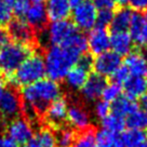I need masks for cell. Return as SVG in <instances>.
I'll return each mask as SVG.
<instances>
[{"mask_svg":"<svg viewBox=\"0 0 147 147\" xmlns=\"http://www.w3.org/2000/svg\"><path fill=\"white\" fill-rule=\"evenodd\" d=\"M80 54L61 46H51L45 51L46 74L55 82L63 81L68 71L77 64Z\"/></svg>","mask_w":147,"mask_h":147,"instance_id":"1","label":"cell"},{"mask_svg":"<svg viewBox=\"0 0 147 147\" xmlns=\"http://www.w3.org/2000/svg\"><path fill=\"white\" fill-rule=\"evenodd\" d=\"M46 75V65H45V52L37 50L32 52L23 64L13 74L9 80L10 84L14 87L22 88L35 83L45 78Z\"/></svg>","mask_w":147,"mask_h":147,"instance_id":"2","label":"cell"},{"mask_svg":"<svg viewBox=\"0 0 147 147\" xmlns=\"http://www.w3.org/2000/svg\"><path fill=\"white\" fill-rule=\"evenodd\" d=\"M30 48L18 42L11 41L0 50V78L5 83L9 82L13 74L32 54Z\"/></svg>","mask_w":147,"mask_h":147,"instance_id":"3","label":"cell"},{"mask_svg":"<svg viewBox=\"0 0 147 147\" xmlns=\"http://www.w3.org/2000/svg\"><path fill=\"white\" fill-rule=\"evenodd\" d=\"M22 105L21 89L5 83L3 94L0 100V124L2 128L10 121L22 116Z\"/></svg>","mask_w":147,"mask_h":147,"instance_id":"4","label":"cell"},{"mask_svg":"<svg viewBox=\"0 0 147 147\" xmlns=\"http://www.w3.org/2000/svg\"><path fill=\"white\" fill-rule=\"evenodd\" d=\"M11 40L30 48L32 51L41 50L36 32L23 18H13L7 26ZM42 51V50H41ZM45 52V51H43Z\"/></svg>","mask_w":147,"mask_h":147,"instance_id":"5","label":"cell"},{"mask_svg":"<svg viewBox=\"0 0 147 147\" xmlns=\"http://www.w3.org/2000/svg\"><path fill=\"white\" fill-rule=\"evenodd\" d=\"M67 102V123L76 131L91 125L90 113L82 97L64 94Z\"/></svg>","mask_w":147,"mask_h":147,"instance_id":"6","label":"cell"},{"mask_svg":"<svg viewBox=\"0 0 147 147\" xmlns=\"http://www.w3.org/2000/svg\"><path fill=\"white\" fill-rule=\"evenodd\" d=\"M34 134L32 125L23 116L10 121L2 128V135L10 138L16 145L25 146L32 140Z\"/></svg>","mask_w":147,"mask_h":147,"instance_id":"7","label":"cell"},{"mask_svg":"<svg viewBox=\"0 0 147 147\" xmlns=\"http://www.w3.org/2000/svg\"><path fill=\"white\" fill-rule=\"evenodd\" d=\"M42 124H46L52 130L67 125V102L65 95L55 100L47 109L43 116Z\"/></svg>","mask_w":147,"mask_h":147,"instance_id":"8","label":"cell"},{"mask_svg":"<svg viewBox=\"0 0 147 147\" xmlns=\"http://www.w3.org/2000/svg\"><path fill=\"white\" fill-rule=\"evenodd\" d=\"M73 23L82 30H91L96 23L97 10L91 1H83L75 7L73 11Z\"/></svg>","mask_w":147,"mask_h":147,"instance_id":"9","label":"cell"},{"mask_svg":"<svg viewBox=\"0 0 147 147\" xmlns=\"http://www.w3.org/2000/svg\"><path fill=\"white\" fill-rule=\"evenodd\" d=\"M48 32V42L49 46H62L68 38L79 32L78 28L75 26L73 21L62 20L55 21L49 25Z\"/></svg>","mask_w":147,"mask_h":147,"instance_id":"10","label":"cell"},{"mask_svg":"<svg viewBox=\"0 0 147 147\" xmlns=\"http://www.w3.org/2000/svg\"><path fill=\"white\" fill-rule=\"evenodd\" d=\"M25 21L39 38L40 35L48 30L50 25V20L47 13L46 5L43 3H34L29 5V8L25 13Z\"/></svg>","mask_w":147,"mask_h":147,"instance_id":"11","label":"cell"},{"mask_svg":"<svg viewBox=\"0 0 147 147\" xmlns=\"http://www.w3.org/2000/svg\"><path fill=\"white\" fill-rule=\"evenodd\" d=\"M107 86V79L95 71H91L88 76L87 81L81 88V97L84 101L93 102L102 96V93Z\"/></svg>","mask_w":147,"mask_h":147,"instance_id":"12","label":"cell"},{"mask_svg":"<svg viewBox=\"0 0 147 147\" xmlns=\"http://www.w3.org/2000/svg\"><path fill=\"white\" fill-rule=\"evenodd\" d=\"M122 60L121 56L114 51H106L102 54L97 55L93 62L94 71L102 76H111L117 69L121 66Z\"/></svg>","mask_w":147,"mask_h":147,"instance_id":"13","label":"cell"},{"mask_svg":"<svg viewBox=\"0 0 147 147\" xmlns=\"http://www.w3.org/2000/svg\"><path fill=\"white\" fill-rule=\"evenodd\" d=\"M88 49L92 55H100L110 48L109 35L105 28L95 27L91 29L88 36Z\"/></svg>","mask_w":147,"mask_h":147,"instance_id":"14","label":"cell"},{"mask_svg":"<svg viewBox=\"0 0 147 147\" xmlns=\"http://www.w3.org/2000/svg\"><path fill=\"white\" fill-rule=\"evenodd\" d=\"M129 34L134 45L147 46V18L142 13L135 12L129 28Z\"/></svg>","mask_w":147,"mask_h":147,"instance_id":"15","label":"cell"},{"mask_svg":"<svg viewBox=\"0 0 147 147\" xmlns=\"http://www.w3.org/2000/svg\"><path fill=\"white\" fill-rule=\"evenodd\" d=\"M124 66L127 67L131 76L136 77H147V60L142 52L132 51L125 55Z\"/></svg>","mask_w":147,"mask_h":147,"instance_id":"16","label":"cell"},{"mask_svg":"<svg viewBox=\"0 0 147 147\" xmlns=\"http://www.w3.org/2000/svg\"><path fill=\"white\" fill-rule=\"evenodd\" d=\"M134 12L130 8L120 7L115 11L113 21L109 25L110 32H128Z\"/></svg>","mask_w":147,"mask_h":147,"instance_id":"17","label":"cell"},{"mask_svg":"<svg viewBox=\"0 0 147 147\" xmlns=\"http://www.w3.org/2000/svg\"><path fill=\"white\" fill-rule=\"evenodd\" d=\"M110 47L118 55H128L133 51V40L128 32H111L109 36Z\"/></svg>","mask_w":147,"mask_h":147,"instance_id":"18","label":"cell"},{"mask_svg":"<svg viewBox=\"0 0 147 147\" xmlns=\"http://www.w3.org/2000/svg\"><path fill=\"white\" fill-rule=\"evenodd\" d=\"M124 90V95L136 100L142 98L145 94H147V79L143 77H136V76H130L127 81L122 84Z\"/></svg>","mask_w":147,"mask_h":147,"instance_id":"19","label":"cell"},{"mask_svg":"<svg viewBox=\"0 0 147 147\" xmlns=\"http://www.w3.org/2000/svg\"><path fill=\"white\" fill-rule=\"evenodd\" d=\"M46 9L49 20L53 22L67 20L71 13L69 0H48Z\"/></svg>","mask_w":147,"mask_h":147,"instance_id":"20","label":"cell"},{"mask_svg":"<svg viewBox=\"0 0 147 147\" xmlns=\"http://www.w3.org/2000/svg\"><path fill=\"white\" fill-rule=\"evenodd\" d=\"M138 108H140V107H138L136 102L128 97L127 95H122V94L117 97L110 105L111 114L122 117V118L128 117L130 114H132Z\"/></svg>","mask_w":147,"mask_h":147,"instance_id":"21","label":"cell"},{"mask_svg":"<svg viewBox=\"0 0 147 147\" xmlns=\"http://www.w3.org/2000/svg\"><path fill=\"white\" fill-rule=\"evenodd\" d=\"M96 127L93 124L82 130L76 131V138L71 147H96Z\"/></svg>","mask_w":147,"mask_h":147,"instance_id":"22","label":"cell"},{"mask_svg":"<svg viewBox=\"0 0 147 147\" xmlns=\"http://www.w3.org/2000/svg\"><path fill=\"white\" fill-rule=\"evenodd\" d=\"M32 141L38 147H56L54 132L46 124H41L35 131Z\"/></svg>","mask_w":147,"mask_h":147,"instance_id":"23","label":"cell"},{"mask_svg":"<svg viewBox=\"0 0 147 147\" xmlns=\"http://www.w3.org/2000/svg\"><path fill=\"white\" fill-rule=\"evenodd\" d=\"M96 147H125L119 134L111 133L106 130H97L96 136Z\"/></svg>","mask_w":147,"mask_h":147,"instance_id":"24","label":"cell"},{"mask_svg":"<svg viewBox=\"0 0 147 147\" xmlns=\"http://www.w3.org/2000/svg\"><path fill=\"white\" fill-rule=\"evenodd\" d=\"M120 136L125 147H142L147 142V134L142 130L129 129Z\"/></svg>","mask_w":147,"mask_h":147,"instance_id":"25","label":"cell"},{"mask_svg":"<svg viewBox=\"0 0 147 147\" xmlns=\"http://www.w3.org/2000/svg\"><path fill=\"white\" fill-rule=\"evenodd\" d=\"M89 74L87 70L80 68L79 66H75L68 71V74L66 75V82L69 87L74 89V90H80L83 87L84 82L87 81Z\"/></svg>","mask_w":147,"mask_h":147,"instance_id":"26","label":"cell"},{"mask_svg":"<svg viewBox=\"0 0 147 147\" xmlns=\"http://www.w3.org/2000/svg\"><path fill=\"white\" fill-rule=\"evenodd\" d=\"M56 141V147H71L76 138V130L69 124L53 130Z\"/></svg>","mask_w":147,"mask_h":147,"instance_id":"27","label":"cell"},{"mask_svg":"<svg viewBox=\"0 0 147 147\" xmlns=\"http://www.w3.org/2000/svg\"><path fill=\"white\" fill-rule=\"evenodd\" d=\"M124 121L129 129L145 131L147 129V113L142 108H138L128 117H125Z\"/></svg>","mask_w":147,"mask_h":147,"instance_id":"28","label":"cell"},{"mask_svg":"<svg viewBox=\"0 0 147 147\" xmlns=\"http://www.w3.org/2000/svg\"><path fill=\"white\" fill-rule=\"evenodd\" d=\"M61 47L70 49L81 55L88 51V39L82 32H77L75 35L68 38Z\"/></svg>","mask_w":147,"mask_h":147,"instance_id":"29","label":"cell"},{"mask_svg":"<svg viewBox=\"0 0 147 147\" xmlns=\"http://www.w3.org/2000/svg\"><path fill=\"white\" fill-rule=\"evenodd\" d=\"M102 125H103V129L108 132L119 134L125 128V121L122 117L110 114V115L106 116L104 119H102Z\"/></svg>","mask_w":147,"mask_h":147,"instance_id":"30","label":"cell"},{"mask_svg":"<svg viewBox=\"0 0 147 147\" xmlns=\"http://www.w3.org/2000/svg\"><path fill=\"white\" fill-rule=\"evenodd\" d=\"M7 3L18 18H23L29 8V0H7Z\"/></svg>","mask_w":147,"mask_h":147,"instance_id":"31","label":"cell"},{"mask_svg":"<svg viewBox=\"0 0 147 147\" xmlns=\"http://www.w3.org/2000/svg\"><path fill=\"white\" fill-rule=\"evenodd\" d=\"M120 95H121V86L111 82L106 86V88L104 89L103 93H102L103 101L107 102V103L114 102Z\"/></svg>","mask_w":147,"mask_h":147,"instance_id":"32","label":"cell"},{"mask_svg":"<svg viewBox=\"0 0 147 147\" xmlns=\"http://www.w3.org/2000/svg\"><path fill=\"white\" fill-rule=\"evenodd\" d=\"M12 10L7 3V0H0V27H7L13 18Z\"/></svg>","mask_w":147,"mask_h":147,"instance_id":"33","label":"cell"},{"mask_svg":"<svg viewBox=\"0 0 147 147\" xmlns=\"http://www.w3.org/2000/svg\"><path fill=\"white\" fill-rule=\"evenodd\" d=\"M130 76H131V75H130L129 70L127 69V67H125L124 65H121L119 68L117 69L115 73L110 76V82L119 84V86L122 87V84L127 81V79H128Z\"/></svg>","mask_w":147,"mask_h":147,"instance_id":"34","label":"cell"},{"mask_svg":"<svg viewBox=\"0 0 147 147\" xmlns=\"http://www.w3.org/2000/svg\"><path fill=\"white\" fill-rule=\"evenodd\" d=\"M114 13H115V11H108V10L100 11L96 16V23H95L96 27L105 28L109 26L113 21V18H114Z\"/></svg>","mask_w":147,"mask_h":147,"instance_id":"35","label":"cell"},{"mask_svg":"<svg viewBox=\"0 0 147 147\" xmlns=\"http://www.w3.org/2000/svg\"><path fill=\"white\" fill-rule=\"evenodd\" d=\"M93 62H94V57L90 52H84L83 54L79 56L78 61H77V66H79L80 68L87 70L88 73H91V70L93 69Z\"/></svg>","mask_w":147,"mask_h":147,"instance_id":"36","label":"cell"},{"mask_svg":"<svg viewBox=\"0 0 147 147\" xmlns=\"http://www.w3.org/2000/svg\"><path fill=\"white\" fill-rule=\"evenodd\" d=\"M92 3L95 7V9L100 11H115L116 9V3L114 0H93Z\"/></svg>","mask_w":147,"mask_h":147,"instance_id":"37","label":"cell"},{"mask_svg":"<svg viewBox=\"0 0 147 147\" xmlns=\"http://www.w3.org/2000/svg\"><path fill=\"white\" fill-rule=\"evenodd\" d=\"M110 104L105 101H98L95 106V114L100 119H104L106 116L109 115Z\"/></svg>","mask_w":147,"mask_h":147,"instance_id":"38","label":"cell"},{"mask_svg":"<svg viewBox=\"0 0 147 147\" xmlns=\"http://www.w3.org/2000/svg\"><path fill=\"white\" fill-rule=\"evenodd\" d=\"M128 3L132 11L134 10L138 13L147 12V0H129Z\"/></svg>","mask_w":147,"mask_h":147,"instance_id":"39","label":"cell"},{"mask_svg":"<svg viewBox=\"0 0 147 147\" xmlns=\"http://www.w3.org/2000/svg\"><path fill=\"white\" fill-rule=\"evenodd\" d=\"M11 41L12 40H11V37H10L7 27H0V50Z\"/></svg>","mask_w":147,"mask_h":147,"instance_id":"40","label":"cell"},{"mask_svg":"<svg viewBox=\"0 0 147 147\" xmlns=\"http://www.w3.org/2000/svg\"><path fill=\"white\" fill-rule=\"evenodd\" d=\"M0 147H18V145L15 144L14 142H12L10 138H5V135H3V140H2V144H1V146Z\"/></svg>","mask_w":147,"mask_h":147,"instance_id":"41","label":"cell"},{"mask_svg":"<svg viewBox=\"0 0 147 147\" xmlns=\"http://www.w3.org/2000/svg\"><path fill=\"white\" fill-rule=\"evenodd\" d=\"M141 105H142V109H144L147 113V94L141 98Z\"/></svg>","mask_w":147,"mask_h":147,"instance_id":"42","label":"cell"},{"mask_svg":"<svg viewBox=\"0 0 147 147\" xmlns=\"http://www.w3.org/2000/svg\"><path fill=\"white\" fill-rule=\"evenodd\" d=\"M84 0H69V3H70V7L71 8H75V7H77L79 5L81 2H83Z\"/></svg>","mask_w":147,"mask_h":147,"instance_id":"43","label":"cell"},{"mask_svg":"<svg viewBox=\"0 0 147 147\" xmlns=\"http://www.w3.org/2000/svg\"><path fill=\"white\" fill-rule=\"evenodd\" d=\"M114 1H115L116 5H119L120 8V7H124V5H127L129 0H114Z\"/></svg>","mask_w":147,"mask_h":147,"instance_id":"44","label":"cell"},{"mask_svg":"<svg viewBox=\"0 0 147 147\" xmlns=\"http://www.w3.org/2000/svg\"><path fill=\"white\" fill-rule=\"evenodd\" d=\"M3 89H5V82L2 81V79L0 78V100H1L2 94H3Z\"/></svg>","mask_w":147,"mask_h":147,"instance_id":"45","label":"cell"},{"mask_svg":"<svg viewBox=\"0 0 147 147\" xmlns=\"http://www.w3.org/2000/svg\"><path fill=\"white\" fill-rule=\"evenodd\" d=\"M23 147H38L37 146V144L35 142H34V141H30V142L28 143V144H26V145H25V146H23Z\"/></svg>","mask_w":147,"mask_h":147,"instance_id":"46","label":"cell"},{"mask_svg":"<svg viewBox=\"0 0 147 147\" xmlns=\"http://www.w3.org/2000/svg\"><path fill=\"white\" fill-rule=\"evenodd\" d=\"M34 3H42L43 1H46V0H32Z\"/></svg>","mask_w":147,"mask_h":147,"instance_id":"47","label":"cell"},{"mask_svg":"<svg viewBox=\"0 0 147 147\" xmlns=\"http://www.w3.org/2000/svg\"><path fill=\"white\" fill-rule=\"evenodd\" d=\"M143 54H144V56L146 57V60H147V46H145V48H144V53H143Z\"/></svg>","mask_w":147,"mask_h":147,"instance_id":"48","label":"cell"},{"mask_svg":"<svg viewBox=\"0 0 147 147\" xmlns=\"http://www.w3.org/2000/svg\"><path fill=\"white\" fill-rule=\"evenodd\" d=\"M142 147H147V142L145 143V144H144V146H142Z\"/></svg>","mask_w":147,"mask_h":147,"instance_id":"49","label":"cell"},{"mask_svg":"<svg viewBox=\"0 0 147 147\" xmlns=\"http://www.w3.org/2000/svg\"><path fill=\"white\" fill-rule=\"evenodd\" d=\"M145 16H146V18H147V13H146V14H145Z\"/></svg>","mask_w":147,"mask_h":147,"instance_id":"50","label":"cell"}]
</instances>
